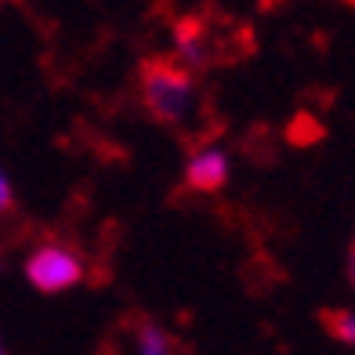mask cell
<instances>
[{
  "instance_id": "obj_7",
  "label": "cell",
  "mask_w": 355,
  "mask_h": 355,
  "mask_svg": "<svg viewBox=\"0 0 355 355\" xmlns=\"http://www.w3.org/2000/svg\"><path fill=\"white\" fill-rule=\"evenodd\" d=\"M348 272H352V283H355V257H352V268Z\"/></svg>"
},
{
  "instance_id": "obj_6",
  "label": "cell",
  "mask_w": 355,
  "mask_h": 355,
  "mask_svg": "<svg viewBox=\"0 0 355 355\" xmlns=\"http://www.w3.org/2000/svg\"><path fill=\"white\" fill-rule=\"evenodd\" d=\"M19 211V203H15V192H11V185H8V178L0 174V214H15Z\"/></svg>"
},
{
  "instance_id": "obj_9",
  "label": "cell",
  "mask_w": 355,
  "mask_h": 355,
  "mask_svg": "<svg viewBox=\"0 0 355 355\" xmlns=\"http://www.w3.org/2000/svg\"><path fill=\"white\" fill-rule=\"evenodd\" d=\"M0 355H4V352H0Z\"/></svg>"
},
{
  "instance_id": "obj_5",
  "label": "cell",
  "mask_w": 355,
  "mask_h": 355,
  "mask_svg": "<svg viewBox=\"0 0 355 355\" xmlns=\"http://www.w3.org/2000/svg\"><path fill=\"white\" fill-rule=\"evenodd\" d=\"M322 327H327V334L337 337L341 345L355 348V309H334V312H322Z\"/></svg>"
},
{
  "instance_id": "obj_2",
  "label": "cell",
  "mask_w": 355,
  "mask_h": 355,
  "mask_svg": "<svg viewBox=\"0 0 355 355\" xmlns=\"http://www.w3.org/2000/svg\"><path fill=\"white\" fill-rule=\"evenodd\" d=\"M26 276L40 294H62V290L84 283L87 268H84V261H80V254H73L69 247L44 243V247H37L33 254H29Z\"/></svg>"
},
{
  "instance_id": "obj_3",
  "label": "cell",
  "mask_w": 355,
  "mask_h": 355,
  "mask_svg": "<svg viewBox=\"0 0 355 355\" xmlns=\"http://www.w3.org/2000/svg\"><path fill=\"white\" fill-rule=\"evenodd\" d=\"M229 182V159L218 149H200L192 153L189 167H185V185L192 192H221Z\"/></svg>"
},
{
  "instance_id": "obj_1",
  "label": "cell",
  "mask_w": 355,
  "mask_h": 355,
  "mask_svg": "<svg viewBox=\"0 0 355 355\" xmlns=\"http://www.w3.org/2000/svg\"><path fill=\"white\" fill-rule=\"evenodd\" d=\"M138 98L153 123H182L200 98L196 73L182 66L174 55H145L138 62Z\"/></svg>"
},
{
  "instance_id": "obj_8",
  "label": "cell",
  "mask_w": 355,
  "mask_h": 355,
  "mask_svg": "<svg viewBox=\"0 0 355 355\" xmlns=\"http://www.w3.org/2000/svg\"><path fill=\"white\" fill-rule=\"evenodd\" d=\"M352 257H355V250H352Z\"/></svg>"
},
{
  "instance_id": "obj_4",
  "label": "cell",
  "mask_w": 355,
  "mask_h": 355,
  "mask_svg": "<svg viewBox=\"0 0 355 355\" xmlns=\"http://www.w3.org/2000/svg\"><path fill=\"white\" fill-rule=\"evenodd\" d=\"M135 341H138V355H189L185 345L178 341L174 334H167L164 327H156L153 319H141L138 322Z\"/></svg>"
}]
</instances>
